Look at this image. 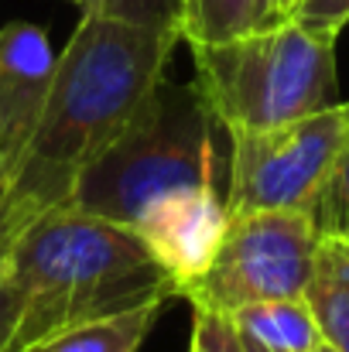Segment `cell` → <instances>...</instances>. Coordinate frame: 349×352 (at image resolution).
<instances>
[{"instance_id": "cell-5", "label": "cell", "mask_w": 349, "mask_h": 352, "mask_svg": "<svg viewBox=\"0 0 349 352\" xmlns=\"http://www.w3.org/2000/svg\"><path fill=\"white\" fill-rule=\"evenodd\" d=\"M349 103L267 130L230 133L226 209L243 212H315L336 168Z\"/></svg>"}, {"instance_id": "cell-18", "label": "cell", "mask_w": 349, "mask_h": 352, "mask_svg": "<svg viewBox=\"0 0 349 352\" xmlns=\"http://www.w3.org/2000/svg\"><path fill=\"white\" fill-rule=\"evenodd\" d=\"M72 7H79V14H100L103 10V0H69Z\"/></svg>"}, {"instance_id": "cell-7", "label": "cell", "mask_w": 349, "mask_h": 352, "mask_svg": "<svg viewBox=\"0 0 349 352\" xmlns=\"http://www.w3.org/2000/svg\"><path fill=\"white\" fill-rule=\"evenodd\" d=\"M226 226V199H220L216 182H202L158 199L134 223V233L147 243L158 263L171 274L178 298H185V291L209 270Z\"/></svg>"}, {"instance_id": "cell-17", "label": "cell", "mask_w": 349, "mask_h": 352, "mask_svg": "<svg viewBox=\"0 0 349 352\" xmlns=\"http://www.w3.org/2000/svg\"><path fill=\"white\" fill-rule=\"evenodd\" d=\"M0 253H3V239H0ZM17 318H21V298H17V287L10 284L3 263H0V352H7V346H10Z\"/></svg>"}, {"instance_id": "cell-3", "label": "cell", "mask_w": 349, "mask_h": 352, "mask_svg": "<svg viewBox=\"0 0 349 352\" xmlns=\"http://www.w3.org/2000/svg\"><path fill=\"white\" fill-rule=\"evenodd\" d=\"M192 55L195 86L226 133L281 126L343 103L336 38L308 31L291 17L192 48Z\"/></svg>"}, {"instance_id": "cell-6", "label": "cell", "mask_w": 349, "mask_h": 352, "mask_svg": "<svg viewBox=\"0 0 349 352\" xmlns=\"http://www.w3.org/2000/svg\"><path fill=\"white\" fill-rule=\"evenodd\" d=\"M322 230L312 212H243L230 216L209 270L185 291L189 305L240 311L257 301L302 298Z\"/></svg>"}, {"instance_id": "cell-14", "label": "cell", "mask_w": 349, "mask_h": 352, "mask_svg": "<svg viewBox=\"0 0 349 352\" xmlns=\"http://www.w3.org/2000/svg\"><path fill=\"white\" fill-rule=\"evenodd\" d=\"M189 352H246V339L230 311L192 305V339Z\"/></svg>"}, {"instance_id": "cell-15", "label": "cell", "mask_w": 349, "mask_h": 352, "mask_svg": "<svg viewBox=\"0 0 349 352\" xmlns=\"http://www.w3.org/2000/svg\"><path fill=\"white\" fill-rule=\"evenodd\" d=\"M120 21H134L144 28L175 31L182 38V0H103V10Z\"/></svg>"}, {"instance_id": "cell-19", "label": "cell", "mask_w": 349, "mask_h": 352, "mask_svg": "<svg viewBox=\"0 0 349 352\" xmlns=\"http://www.w3.org/2000/svg\"><path fill=\"white\" fill-rule=\"evenodd\" d=\"M295 7V0H274V10H277V17H288V10Z\"/></svg>"}, {"instance_id": "cell-12", "label": "cell", "mask_w": 349, "mask_h": 352, "mask_svg": "<svg viewBox=\"0 0 349 352\" xmlns=\"http://www.w3.org/2000/svg\"><path fill=\"white\" fill-rule=\"evenodd\" d=\"M168 301H151L130 311H120L110 318L86 322L65 336H59L48 352H140L144 339L151 336L158 315L165 311Z\"/></svg>"}, {"instance_id": "cell-4", "label": "cell", "mask_w": 349, "mask_h": 352, "mask_svg": "<svg viewBox=\"0 0 349 352\" xmlns=\"http://www.w3.org/2000/svg\"><path fill=\"white\" fill-rule=\"evenodd\" d=\"M199 86L161 82L140 117L83 171L69 206L130 226L165 195L220 178V157Z\"/></svg>"}, {"instance_id": "cell-1", "label": "cell", "mask_w": 349, "mask_h": 352, "mask_svg": "<svg viewBox=\"0 0 349 352\" xmlns=\"http://www.w3.org/2000/svg\"><path fill=\"white\" fill-rule=\"evenodd\" d=\"M182 38L110 14H83L55 62L38 130L7 182L0 239L7 243L34 216L69 206L83 171L140 117L165 82Z\"/></svg>"}, {"instance_id": "cell-23", "label": "cell", "mask_w": 349, "mask_h": 352, "mask_svg": "<svg viewBox=\"0 0 349 352\" xmlns=\"http://www.w3.org/2000/svg\"><path fill=\"white\" fill-rule=\"evenodd\" d=\"M339 239H346V243H349V230H346V233H343V236H339Z\"/></svg>"}, {"instance_id": "cell-8", "label": "cell", "mask_w": 349, "mask_h": 352, "mask_svg": "<svg viewBox=\"0 0 349 352\" xmlns=\"http://www.w3.org/2000/svg\"><path fill=\"white\" fill-rule=\"evenodd\" d=\"M55 62L59 55L45 28L28 21L0 28V164L7 182L17 171L45 113Z\"/></svg>"}, {"instance_id": "cell-24", "label": "cell", "mask_w": 349, "mask_h": 352, "mask_svg": "<svg viewBox=\"0 0 349 352\" xmlns=\"http://www.w3.org/2000/svg\"><path fill=\"white\" fill-rule=\"evenodd\" d=\"M38 352H48V349H38Z\"/></svg>"}, {"instance_id": "cell-16", "label": "cell", "mask_w": 349, "mask_h": 352, "mask_svg": "<svg viewBox=\"0 0 349 352\" xmlns=\"http://www.w3.org/2000/svg\"><path fill=\"white\" fill-rule=\"evenodd\" d=\"M288 17L308 31L339 38V31L349 24V0H295Z\"/></svg>"}, {"instance_id": "cell-20", "label": "cell", "mask_w": 349, "mask_h": 352, "mask_svg": "<svg viewBox=\"0 0 349 352\" xmlns=\"http://www.w3.org/2000/svg\"><path fill=\"white\" fill-rule=\"evenodd\" d=\"M3 192H7V171H3V164H0V202H3Z\"/></svg>"}, {"instance_id": "cell-9", "label": "cell", "mask_w": 349, "mask_h": 352, "mask_svg": "<svg viewBox=\"0 0 349 352\" xmlns=\"http://www.w3.org/2000/svg\"><path fill=\"white\" fill-rule=\"evenodd\" d=\"M305 301L315 315L322 342L336 352H349V243L322 236Z\"/></svg>"}, {"instance_id": "cell-13", "label": "cell", "mask_w": 349, "mask_h": 352, "mask_svg": "<svg viewBox=\"0 0 349 352\" xmlns=\"http://www.w3.org/2000/svg\"><path fill=\"white\" fill-rule=\"evenodd\" d=\"M315 223L322 236H343L349 230V123L346 133H343V147H339V157H336V168L329 175V185L315 206Z\"/></svg>"}, {"instance_id": "cell-2", "label": "cell", "mask_w": 349, "mask_h": 352, "mask_svg": "<svg viewBox=\"0 0 349 352\" xmlns=\"http://www.w3.org/2000/svg\"><path fill=\"white\" fill-rule=\"evenodd\" d=\"M0 263L21 298L7 352L48 349L86 322L178 298L171 274L130 226L76 206L24 223L3 243Z\"/></svg>"}, {"instance_id": "cell-21", "label": "cell", "mask_w": 349, "mask_h": 352, "mask_svg": "<svg viewBox=\"0 0 349 352\" xmlns=\"http://www.w3.org/2000/svg\"><path fill=\"white\" fill-rule=\"evenodd\" d=\"M243 339H246V336H243ZM246 352H267V349H264V346H257V342H250V339H246Z\"/></svg>"}, {"instance_id": "cell-10", "label": "cell", "mask_w": 349, "mask_h": 352, "mask_svg": "<svg viewBox=\"0 0 349 352\" xmlns=\"http://www.w3.org/2000/svg\"><path fill=\"white\" fill-rule=\"evenodd\" d=\"M233 318L250 342L264 346L267 352H319L326 346L305 294L257 301V305L233 311Z\"/></svg>"}, {"instance_id": "cell-11", "label": "cell", "mask_w": 349, "mask_h": 352, "mask_svg": "<svg viewBox=\"0 0 349 352\" xmlns=\"http://www.w3.org/2000/svg\"><path fill=\"white\" fill-rule=\"evenodd\" d=\"M277 21L274 0H182V41L192 48L240 38Z\"/></svg>"}, {"instance_id": "cell-22", "label": "cell", "mask_w": 349, "mask_h": 352, "mask_svg": "<svg viewBox=\"0 0 349 352\" xmlns=\"http://www.w3.org/2000/svg\"><path fill=\"white\" fill-rule=\"evenodd\" d=\"M319 352H336V349H332V346H322V349H319Z\"/></svg>"}]
</instances>
